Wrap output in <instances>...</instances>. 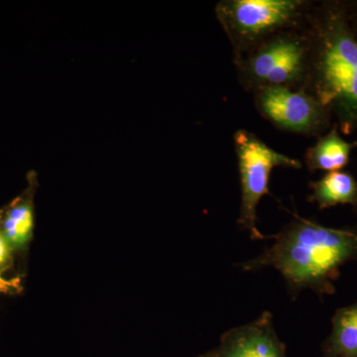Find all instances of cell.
I'll use <instances>...</instances> for the list:
<instances>
[{"label": "cell", "instance_id": "3957f363", "mask_svg": "<svg viewBox=\"0 0 357 357\" xmlns=\"http://www.w3.org/2000/svg\"><path fill=\"white\" fill-rule=\"evenodd\" d=\"M304 6L301 0H223L215 11L238 59L289 31L304 15Z\"/></svg>", "mask_w": 357, "mask_h": 357}, {"label": "cell", "instance_id": "52a82bcc", "mask_svg": "<svg viewBox=\"0 0 357 357\" xmlns=\"http://www.w3.org/2000/svg\"><path fill=\"white\" fill-rule=\"evenodd\" d=\"M351 149V143L340 137L337 130H333L307 149V165L311 171L337 172L349 163Z\"/></svg>", "mask_w": 357, "mask_h": 357}, {"label": "cell", "instance_id": "7c38bea8", "mask_svg": "<svg viewBox=\"0 0 357 357\" xmlns=\"http://www.w3.org/2000/svg\"><path fill=\"white\" fill-rule=\"evenodd\" d=\"M2 220V213H0V222ZM10 261V244L7 241L2 227H0V268L6 266Z\"/></svg>", "mask_w": 357, "mask_h": 357}, {"label": "cell", "instance_id": "277c9868", "mask_svg": "<svg viewBox=\"0 0 357 357\" xmlns=\"http://www.w3.org/2000/svg\"><path fill=\"white\" fill-rule=\"evenodd\" d=\"M309 57L306 37L289 30L263 42L246 57L236 61L243 81L256 91L272 86L295 89L304 84Z\"/></svg>", "mask_w": 357, "mask_h": 357}, {"label": "cell", "instance_id": "6da1fadb", "mask_svg": "<svg viewBox=\"0 0 357 357\" xmlns=\"http://www.w3.org/2000/svg\"><path fill=\"white\" fill-rule=\"evenodd\" d=\"M357 251V231L298 218L279 236L264 261L289 281L305 285L333 273Z\"/></svg>", "mask_w": 357, "mask_h": 357}, {"label": "cell", "instance_id": "5b68a950", "mask_svg": "<svg viewBox=\"0 0 357 357\" xmlns=\"http://www.w3.org/2000/svg\"><path fill=\"white\" fill-rule=\"evenodd\" d=\"M237 162L241 183V208L239 222L255 237L260 236L256 227V211L260 199L269 194V181L277 167L301 168V162L268 146L255 134L237 130L234 134Z\"/></svg>", "mask_w": 357, "mask_h": 357}, {"label": "cell", "instance_id": "8fae6325", "mask_svg": "<svg viewBox=\"0 0 357 357\" xmlns=\"http://www.w3.org/2000/svg\"><path fill=\"white\" fill-rule=\"evenodd\" d=\"M333 340L338 351L344 356H357V304L337 314Z\"/></svg>", "mask_w": 357, "mask_h": 357}, {"label": "cell", "instance_id": "4fadbf2b", "mask_svg": "<svg viewBox=\"0 0 357 357\" xmlns=\"http://www.w3.org/2000/svg\"><path fill=\"white\" fill-rule=\"evenodd\" d=\"M20 279H6L0 274V293L14 294L21 291Z\"/></svg>", "mask_w": 357, "mask_h": 357}, {"label": "cell", "instance_id": "30bf717a", "mask_svg": "<svg viewBox=\"0 0 357 357\" xmlns=\"http://www.w3.org/2000/svg\"><path fill=\"white\" fill-rule=\"evenodd\" d=\"M34 227L31 204L27 201L16 202L2 217V229L9 244L22 245L29 241Z\"/></svg>", "mask_w": 357, "mask_h": 357}, {"label": "cell", "instance_id": "8992f818", "mask_svg": "<svg viewBox=\"0 0 357 357\" xmlns=\"http://www.w3.org/2000/svg\"><path fill=\"white\" fill-rule=\"evenodd\" d=\"M256 107L268 121L290 132H316L324 121V107L304 89L272 86L256 91Z\"/></svg>", "mask_w": 357, "mask_h": 357}, {"label": "cell", "instance_id": "9c48e42d", "mask_svg": "<svg viewBox=\"0 0 357 357\" xmlns=\"http://www.w3.org/2000/svg\"><path fill=\"white\" fill-rule=\"evenodd\" d=\"M260 325L239 333L225 357H283L271 333Z\"/></svg>", "mask_w": 357, "mask_h": 357}, {"label": "cell", "instance_id": "ba28073f", "mask_svg": "<svg viewBox=\"0 0 357 357\" xmlns=\"http://www.w3.org/2000/svg\"><path fill=\"white\" fill-rule=\"evenodd\" d=\"M312 199L321 208L357 203V183L351 174L330 172L312 185Z\"/></svg>", "mask_w": 357, "mask_h": 357}, {"label": "cell", "instance_id": "7a4b0ae2", "mask_svg": "<svg viewBox=\"0 0 357 357\" xmlns=\"http://www.w3.org/2000/svg\"><path fill=\"white\" fill-rule=\"evenodd\" d=\"M319 29L318 49L307 76L323 105H332L345 122L357 119V41L342 18L330 16Z\"/></svg>", "mask_w": 357, "mask_h": 357}]
</instances>
